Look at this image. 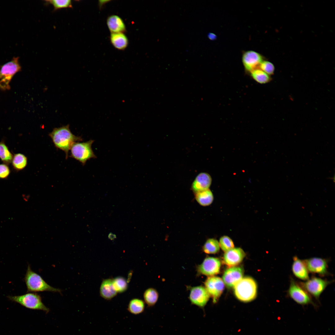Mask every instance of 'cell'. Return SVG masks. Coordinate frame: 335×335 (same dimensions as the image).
I'll return each mask as SVG.
<instances>
[{
	"instance_id": "32",
	"label": "cell",
	"mask_w": 335,
	"mask_h": 335,
	"mask_svg": "<svg viewBox=\"0 0 335 335\" xmlns=\"http://www.w3.org/2000/svg\"><path fill=\"white\" fill-rule=\"evenodd\" d=\"M10 173V169L7 165L5 164H0V178H7Z\"/></svg>"
},
{
	"instance_id": "5",
	"label": "cell",
	"mask_w": 335,
	"mask_h": 335,
	"mask_svg": "<svg viewBox=\"0 0 335 335\" xmlns=\"http://www.w3.org/2000/svg\"><path fill=\"white\" fill-rule=\"evenodd\" d=\"M19 57H14L11 60L2 65L1 67L0 88L5 90L10 89L9 83L14 75L20 71L21 66L19 61Z\"/></svg>"
},
{
	"instance_id": "18",
	"label": "cell",
	"mask_w": 335,
	"mask_h": 335,
	"mask_svg": "<svg viewBox=\"0 0 335 335\" xmlns=\"http://www.w3.org/2000/svg\"><path fill=\"white\" fill-rule=\"evenodd\" d=\"M100 293L101 297L107 300H111L116 295L117 293L114 287L113 279H107L102 281L100 287Z\"/></svg>"
},
{
	"instance_id": "22",
	"label": "cell",
	"mask_w": 335,
	"mask_h": 335,
	"mask_svg": "<svg viewBox=\"0 0 335 335\" xmlns=\"http://www.w3.org/2000/svg\"><path fill=\"white\" fill-rule=\"evenodd\" d=\"M145 303L142 300L134 298L131 300L128 306L127 310L131 313L135 315L142 313L145 309Z\"/></svg>"
},
{
	"instance_id": "33",
	"label": "cell",
	"mask_w": 335,
	"mask_h": 335,
	"mask_svg": "<svg viewBox=\"0 0 335 335\" xmlns=\"http://www.w3.org/2000/svg\"><path fill=\"white\" fill-rule=\"evenodd\" d=\"M109 239L111 240H113L116 238V235L112 233H110L108 236Z\"/></svg>"
},
{
	"instance_id": "24",
	"label": "cell",
	"mask_w": 335,
	"mask_h": 335,
	"mask_svg": "<svg viewBox=\"0 0 335 335\" xmlns=\"http://www.w3.org/2000/svg\"><path fill=\"white\" fill-rule=\"evenodd\" d=\"M14 169L19 171L24 169L27 163V159L24 154L21 153L14 154L11 162Z\"/></svg>"
},
{
	"instance_id": "27",
	"label": "cell",
	"mask_w": 335,
	"mask_h": 335,
	"mask_svg": "<svg viewBox=\"0 0 335 335\" xmlns=\"http://www.w3.org/2000/svg\"><path fill=\"white\" fill-rule=\"evenodd\" d=\"M13 156L4 142L2 141L0 142V159L3 163L7 165L11 163Z\"/></svg>"
},
{
	"instance_id": "3",
	"label": "cell",
	"mask_w": 335,
	"mask_h": 335,
	"mask_svg": "<svg viewBox=\"0 0 335 335\" xmlns=\"http://www.w3.org/2000/svg\"><path fill=\"white\" fill-rule=\"evenodd\" d=\"M257 289L255 281L248 277L242 278L234 286V293L236 297L244 302L251 301L255 298Z\"/></svg>"
},
{
	"instance_id": "26",
	"label": "cell",
	"mask_w": 335,
	"mask_h": 335,
	"mask_svg": "<svg viewBox=\"0 0 335 335\" xmlns=\"http://www.w3.org/2000/svg\"><path fill=\"white\" fill-rule=\"evenodd\" d=\"M250 74L252 79L260 84L266 83L270 82L271 80L270 75L259 68L253 70Z\"/></svg>"
},
{
	"instance_id": "9",
	"label": "cell",
	"mask_w": 335,
	"mask_h": 335,
	"mask_svg": "<svg viewBox=\"0 0 335 335\" xmlns=\"http://www.w3.org/2000/svg\"><path fill=\"white\" fill-rule=\"evenodd\" d=\"M221 263L217 258L208 257L202 263L197 266L198 275H204L212 276L218 274L220 271Z\"/></svg>"
},
{
	"instance_id": "2",
	"label": "cell",
	"mask_w": 335,
	"mask_h": 335,
	"mask_svg": "<svg viewBox=\"0 0 335 335\" xmlns=\"http://www.w3.org/2000/svg\"><path fill=\"white\" fill-rule=\"evenodd\" d=\"M24 280L28 292L61 293L60 289L53 287L48 284L40 275L32 270L29 265L27 267Z\"/></svg>"
},
{
	"instance_id": "11",
	"label": "cell",
	"mask_w": 335,
	"mask_h": 335,
	"mask_svg": "<svg viewBox=\"0 0 335 335\" xmlns=\"http://www.w3.org/2000/svg\"><path fill=\"white\" fill-rule=\"evenodd\" d=\"M189 298L191 303L203 308L207 304L210 296L205 287L202 286L191 287Z\"/></svg>"
},
{
	"instance_id": "35",
	"label": "cell",
	"mask_w": 335,
	"mask_h": 335,
	"mask_svg": "<svg viewBox=\"0 0 335 335\" xmlns=\"http://www.w3.org/2000/svg\"><path fill=\"white\" fill-rule=\"evenodd\" d=\"M1 73H0V79L1 78Z\"/></svg>"
},
{
	"instance_id": "30",
	"label": "cell",
	"mask_w": 335,
	"mask_h": 335,
	"mask_svg": "<svg viewBox=\"0 0 335 335\" xmlns=\"http://www.w3.org/2000/svg\"><path fill=\"white\" fill-rule=\"evenodd\" d=\"M219 243L220 248L225 252L234 248L233 240L230 237L226 235H224L221 237Z\"/></svg>"
},
{
	"instance_id": "13",
	"label": "cell",
	"mask_w": 335,
	"mask_h": 335,
	"mask_svg": "<svg viewBox=\"0 0 335 335\" xmlns=\"http://www.w3.org/2000/svg\"><path fill=\"white\" fill-rule=\"evenodd\" d=\"M242 60L245 69L249 73L259 68V66L263 61L262 56L253 51H248L244 52L242 56Z\"/></svg>"
},
{
	"instance_id": "12",
	"label": "cell",
	"mask_w": 335,
	"mask_h": 335,
	"mask_svg": "<svg viewBox=\"0 0 335 335\" xmlns=\"http://www.w3.org/2000/svg\"><path fill=\"white\" fill-rule=\"evenodd\" d=\"M309 271L320 275H328V261L321 258L314 257L303 260Z\"/></svg>"
},
{
	"instance_id": "17",
	"label": "cell",
	"mask_w": 335,
	"mask_h": 335,
	"mask_svg": "<svg viewBox=\"0 0 335 335\" xmlns=\"http://www.w3.org/2000/svg\"><path fill=\"white\" fill-rule=\"evenodd\" d=\"M292 269L294 275L297 278L303 280L309 279V271L303 260L297 256L293 258Z\"/></svg>"
},
{
	"instance_id": "15",
	"label": "cell",
	"mask_w": 335,
	"mask_h": 335,
	"mask_svg": "<svg viewBox=\"0 0 335 335\" xmlns=\"http://www.w3.org/2000/svg\"><path fill=\"white\" fill-rule=\"evenodd\" d=\"M245 256V253L242 248H234L225 252L224 255L223 261L228 266H234L240 263Z\"/></svg>"
},
{
	"instance_id": "8",
	"label": "cell",
	"mask_w": 335,
	"mask_h": 335,
	"mask_svg": "<svg viewBox=\"0 0 335 335\" xmlns=\"http://www.w3.org/2000/svg\"><path fill=\"white\" fill-rule=\"evenodd\" d=\"M288 295L296 303L301 305L313 304L310 295L293 278H291L288 291Z\"/></svg>"
},
{
	"instance_id": "6",
	"label": "cell",
	"mask_w": 335,
	"mask_h": 335,
	"mask_svg": "<svg viewBox=\"0 0 335 335\" xmlns=\"http://www.w3.org/2000/svg\"><path fill=\"white\" fill-rule=\"evenodd\" d=\"M94 141L93 140H90L85 142L74 143L70 149V157L78 160L83 165L90 159L96 158L92 148Z\"/></svg>"
},
{
	"instance_id": "25",
	"label": "cell",
	"mask_w": 335,
	"mask_h": 335,
	"mask_svg": "<svg viewBox=\"0 0 335 335\" xmlns=\"http://www.w3.org/2000/svg\"><path fill=\"white\" fill-rule=\"evenodd\" d=\"M143 297L144 301L147 305L149 306H152L158 301L159 293L155 289L150 288L145 291Z\"/></svg>"
},
{
	"instance_id": "1",
	"label": "cell",
	"mask_w": 335,
	"mask_h": 335,
	"mask_svg": "<svg viewBox=\"0 0 335 335\" xmlns=\"http://www.w3.org/2000/svg\"><path fill=\"white\" fill-rule=\"evenodd\" d=\"M49 135L55 146L65 152L66 159L68 158L69 150L73 144L83 140L80 136H75L72 133L69 124L54 128Z\"/></svg>"
},
{
	"instance_id": "4",
	"label": "cell",
	"mask_w": 335,
	"mask_h": 335,
	"mask_svg": "<svg viewBox=\"0 0 335 335\" xmlns=\"http://www.w3.org/2000/svg\"><path fill=\"white\" fill-rule=\"evenodd\" d=\"M7 297L9 300L30 309L41 310L46 313L50 310L42 302L40 295L36 293H28L19 296H9Z\"/></svg>"
},
{
	"instance_id": "10",
	"label": "cell",
	"mask_w": 335,
	"mask_h": 335,
	"mask_svg": "<svg viewBox=\"0 0 335 335\" xmlns=\"http://www.w3.org/2000/svg\"><path fill=\"white\" fill-rule=\"evenodd\" d=\"M205 288L210 296L216 303L221 295L224 288L225 284L220 277L212 276L209 277L204 282Z\"/></svg>"
},
{
	"instance_id": "14",
	"label": "cell",
	"mask_w": 335,
	"mask_h": 335,
	"mask_svg": "<svg viewBox=\"0 0 335 335\" xmlns=\"http://www.w3.org/2000/svg\"><path fill=\"white\" fill-rule=\"evenodd\" d=\"M243 271L242 268L232 266L225 271L222 277L224 284L229 288L234 287L242 278Z\"/></svg>"
},
{
	"instance_id": "16",
	"label": "cell",
	"mask_w": 335,
	"mask_h": 335,
	"mask_svg": "<svg viewBox=\"0 0 335 335\" xmlns=\"http://www.w3.org/2000/svg\"><path fill=\"white\" fill-rule=\"evenodd\" d=\"M212 182L210 175L206 172L198 174L192 183L191 189L194 194L209 189Z\"/></svg>"
},
{
	"instance_id": "28",
	"label": "cell",
	"mask_w": 335,
	"mask_h": 335,
	"mask_svg": "<svg viewBox=\"0 0 335 335\" xmlns=\"http://www.w3.org/2000/svg\"><path fill=\"white\" fill-rule=\"evenodd\" d=\"M114 287L117 293H123L127 289L128 284L126 279L121 276H118L113 279Z\"/></svg>"
},
{
	"instance_id": "20",
	"label": "cell",
	"mask_w": 335,
	"mask_h": 335,
	"mask_svg": "<svg viewBox=\"0 0 335 335\" xmlns=\"http://www.w3.org/2000/svg\"><path fill=\"white\" fill-rule=\"evenodd\" d=\"M110 39L112 45L118 50H124L128 44V38L123 33H111Z\"/></svg>"
},
{
	"instance_id": "29",
	"label": "cell",
	"mask_w": 335,
	"mask_h": 335,
	"mask_svg": "<svg viewBox=\"0 0 335 335\" xmlns=\"http://www.w3.org/2000/svg\"><path fill=\"white\" fill-rule=\"evenodd\" d=\"M46 3L52 4L54 10L65 8H72V4L70 0H50L46 1Z\"/></svg>"
},
{
	"instance_id": "23",
	"label": "cell",
	"mask_w": 335,
	"mask_h": 335,
	"mask_svg": "<svg viewBox=\"0 0 335 335\" xmlns=\"http://www.w3.org/2000/svg\"><path fill=\"white\" fill-rule=\"evenodd\" d=\"M220 249L219 242L214 238L208 239L203 247L204 252L208 254H215L218 252Z\"/></svg>"
},
{
	"instance_id": "31",
	"label": "cell",
	"mask_w": 335,
	"mask_h": 335,
	"mask_svg": "<svg viewBox=\"0 0 335 335\" xmlns=\"http://www.w3.org/2000/svg\"><path fill=\"white\" fill-rule=\"evenodd\" d=\"M259 69L269 75H272L275 68L273 64L267 61H263L259 66Z\"/></svg>"
},
{
	"instance_id": "34",
	"label": "cell",
	"mask_w": 335,
	"mask_h": 335,
	"mask_svg": "<svg viewBox=\"0 0 335 335\" xmlns=\"http://www.w3.org/2000/svg\"><path fill=\"white\" fill-rule=\"evenodd\" d=\"M208 37L210 39L213 40L216 39V36L214 34L210 33L208 34Z\"/></svg>"
},
{
	"instance_id": "7",
	"label": "cell",
	"mask_w": 335,
	"mask_h": 335,
	"mask_svg": "<svg viewBox=\"0 0 335 335\" xmlns=\"http://www.w3.org/2000/svg\"><path fill=\"white\" fill-rule=\"evenodd\" d=\"M332 283V281L313 277L299 284L310 295L318 299L328 285Z\"/></svg>"
},
{
	"instance_id": "21",
	"label": "cell",
	"mask_w": 335,
	"mask_h": 335,
	"mask_svg": "<svg viewBox=\"0 0 335 335\" xmlns=\"http://www.w3.org/2000/svg\"><path fill=\"white\" fill-rule=\"evenodd\" d=\"M194 195L196 201L202 206H208L213 200V195L209 189L194 193Z\"/></svg>"
},
{
	"instance_id": "19",
	"label": "cell",
	"mask_w": 335,
	"mask_h": 335,
	"mask_svg": "<svg viewBox=\"0 0 335 335\" xmlns=\"http://www.w3.org/2000/svg\"><path fill=\"white\" fill-rule=\"evenodd\" d=\"M107 24L111 33H123L126 30L124 21L118 16L112 15L109 16L107 19Z\"/></svg>"
}]
</instances>
